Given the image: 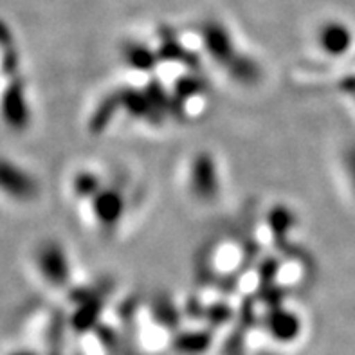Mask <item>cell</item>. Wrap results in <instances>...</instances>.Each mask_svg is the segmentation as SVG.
Segmentation results:
<instances>
[{"label":"cell","instance_id":"cell-1","mask_svg":"<svg viewBox=\"0 0 355 355\" xmlns=\"http://www.w3.org/2000/svg\"><path fill=\"white\" fill-rule=\"evenodd\" d=\"M26 85L20 78H11L0 94V119L11 130H24L29 123Z\"/></svg>","mask_w":355,"mask_h":355},{"label":"cell","instance_id":"cell-2","mask_svg":"<svg viewBox=\"0 0 355 355\" xmlns=\"http://www.w3.org/2000/svg\"><path fill=\"white\" fill-rule=\"evenodd\" d=\"M36 189L38 184L29 171L11 159L0 157V193L17 202H26L35 198Z\"/></svg>","mask_w":355,"mask_h":355},{"label":"cell","instance_id":"cell-3","mask_svg":"<svg viewBox=\"0 0 355 355\" xmlns=\"http://www.w3.org/2000/svg\"><path fill=\"white\" fill-rule=\"evenodd\" d=\"M36 266L49 284H60L67 276V263L63 260L62 248L56 242L42 243L36 251Z\"/></svg>","mask_w":355,"mask_h":355}]
</instances>
